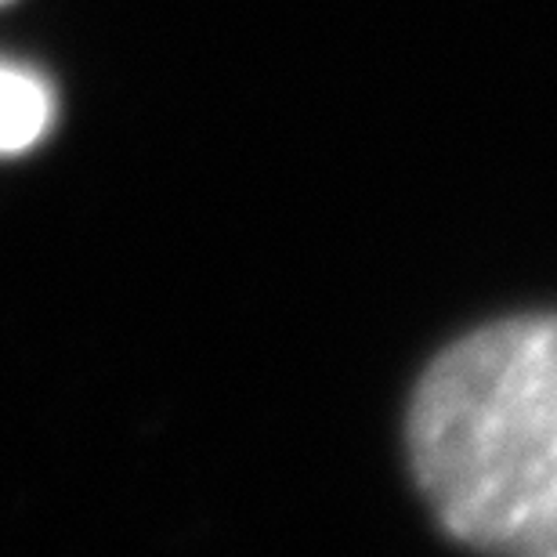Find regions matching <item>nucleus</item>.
<instances>
[{
	"mask_svg": "<svg viewBox=\"0 0 557 557\" xmlns=\"http://www.w3.org/2000/svg\"><path fill=\"white\" fill-rule=\"evenodd\" d=\"M406 449L445 536L557 557V311L453 341L409 398Z\"/></svg>",
	"mask_w": 557,
	"mask_h": 557,
	"instance_id": "1",
	"label": "nucleus"
},
{
	"mask_svg": "<svg viewBox=\"0 0 557 557\" xmlns=\"http://www.w3.org/2000/svg\"><path fill=\"white\" fill-rule=\"evenodd\" d=\"M51 87L15 65H0V152H26L51 127Z\"/></svg>",
	"mask_w": 557,
	"mask_h": 557,
	"instance_id": "2",
	"label": "nucleus"
}]
</instances>
